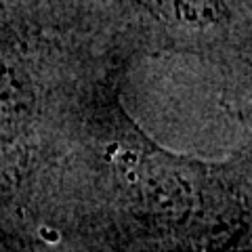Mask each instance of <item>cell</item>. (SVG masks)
<instances>
[{
  "instance_id": "obj_1",
  "label": "cell",
  "mask_w": 252,
  "mask_h": 252,
  "mask_svg": "<svg viewBox=\"0 0 252 252\" xmlns=\"http://www.w3.org/2000/svg\"><path fill=\"white\" fill-rule=\"evenodd\" d=\"M158 21L183 30H208L225 21L223 0H137Z\"/></svg>"
}]
</instances>
